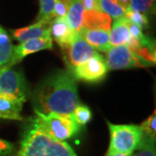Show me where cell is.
Returning a JSON list of instances; mask_svg holds the SVG:
<instances>
[{
    "label": "cell",
    "mask_w": 156,
    "mask_h": 156,
    "mask_svg": "<svg viewBox=\"0 0 156 156\" xmlns=\"http://www.w3.org/2000/svg\"><path fill=\"white\" fill-rule=\"evenodd\" d=\"M34 104L43 114L70 115L80 105L76 79L69 71H61L47 78L36 90Z\"/></svg>",
    "instance_id": "cell-1"
},
{
    "label": "cell",
    "mask_w": 156,
    "mask_h": 156,
    "mask_svg": "<svg viewBox=\"0 0 156 156\" xmlns=\"http://www.w3.org/2000/svg\"><path fill=\"white\" fill-rule=\"evenodd\" d=\"M15 156H78L65 141L53 139L30 120Z\"/></svg>",
    "instance_id": "cell-2"
},
{
    "label": "cell",
    "mask_w": 156,
    "mask_h": 156,
    "mask_svg": "<svg viewBox=\"0 0 156 156\" xmlns=\"http://www.w3.org/2000/svg\"><path fill=\"white\" fill-rule=\"evenodd\" d=\"M36 116L30 120L45 134L53 139L64 141L77 133L80 126L75 122L72 115H63L56 113L43 114L35 110Z\"/></svg>",
    "instance_id": "cell-3"
},
{
    "label": "cell",
    "mask_w": 156,
    "mask_h": 156,
    "mask_svg": "<svg viewBox=\"0 0 156 156\" xmlns=\"http://www.w3.org/2000/svg\"><path fill=\"white\" fill-rule=\"evenodd\" d=\"M110 132L108 154H132L142 140V132L136 125H115L108 122Z\"/></svg>",
    "instance_id": "cell-4"
},
{
    "label": "cell",
    "mask_w": 156,
    "mask_h": 156,
    "mask_svg": "<svg viewBox=\"0 0 156 156\" xmlns=\"http://www.w3.org/2000/svg\"><path fill=\"white\" fill-rule=\"evenodd\" d=\"M27 93V83L21 73L12 69L11 67L0 69V95L25 102Z\"/></svg>",
    "instance_id": "cell-5"
},
{
    "label": "cell",
    "mask_w": 156,
    "mask_h": 156,
    "mask_svg": "<svg viewBox=\"0 0 156 156\" xmlns=\"http://www.w3.org/2000/svg\"><path fill=\"white\" fill-rule=\"evenodd\" d=\"M104 59L108 70L147 67L145 62L135 56L127 45L111 47L106 52V56Z\"/></svg>",
    "instance_id": "cell-6"
},
{
    "label": "cell",
    "mask_w": 156,
    "mask_h": 156,
    "mask_svg": "<svg viewBox=\"0 0 156 156\" xmlns=\"http://www.w3.org/2000/svg\"><path fill=\"white\" fill-rule=\"evenodd\" d=\"M69 72L75 79L87 83H97L105 77L108 69L104 57L99 54L89 61L75 67Z\"/></svg>",
    "instance_id": "cell-7"
},
{
    "label": "cell",
    "mask_w": 156,
    "mask_h": 156,
    "mask_svg": "<svg viewBox=\"0 0 156 156\" xmlns=\"http://www.w3.org/2000/svg\"><path fill=\"white\" fill-rule=\"evenodd\" d=\"M63 50L65 54V62L69 71L75 67L99 55V53L79 34L72 44Z\"/></svg>",
    "instance_id": "cell-8"
},
{
    "label": "cell",
    "mask_w": 156,
    "mask_h": 156,
    "mask_svg": "<svg viewBox=\"0 0 156 156\" xmlns=\"http://www.w3.org/2000/svg\"><path fill=\"white\" fill-rule=\"evenodd\" d=\"M53 47V40L51 37L28 40L23 42L20 44L13 47V52L9 67H12L22 61L28 55L37 52L40 50H51Z\"/></svg>",
    "instance_id": "cell-9"
},
{
    "label": "cell",
    "mask_w": 156,
    "mask_h": 156,
    "mask_svg": "<svg viewBox=\"0 0 156 156\" xmlns=\"http://www.w3.org/2000/svg\"><path fill=\"white\" fill-rule=\"evenodd\" d=\"M78 33L73 30L64 17H55L50 23V37L62 50H65L77 37Z\"/></svg>",
    "instance_id": "cell-10"
},
{
    "label": "cell",
    "mask_w": 156,
    "mask_h": 156,
    "mask_svg": "<svg viewBox=\"0 0 156 156\" xmlns=\"http://www.w3.org/2000/svg\"><path fill=\"white\" fill-rule=\"evenodd\" d=\"M50 20H39L24 28L12 30V37L20 43L31 40V39L43 38L50 37Z\"/></svg>",
    "instance_id": "cell-11"
},
{
    "label": "cell",
    "mask_w": 156,
    "mask_h": 156,
    "mask_svg": "<svg viewBox=\"0 0 156 156\" xmlns=\"http://www.w3.org/2000/svg\"><path fill=\"white\" fill-rule=\"evenodd\" d=\"M78 34L95 50L107 52L111 48L109 44V30L82 29Z\"/></svg>",
    "instance_id": "cell-12"
},
{
    "label": "cell",
    "mask_w": 156,
    "mask_h": 156,
    "mask_svg": "<svg viewBox=\"0 0 156 156\" xmlns=\"http://www.w3.org/2000/svg\"><path fill=\"white\" fill-rule=\"evenodd\" d=\"M23 101L11 97L0 95V118L6 120H17L21 121Z\"/></svg>",
    "instance_id": "cell-13"
},
{
    "label": "cell",
    "mask_w": 156,
    "mask_h": 156,
    "mask_svg": "<svg viewBox=\"0 0 156 156\" xmlns=\"http://www.w3.org/2000/svg\"><path fill=\"white\" fill-rule=\"evenodd\" d=\"M131 37L128 30V20L122 17L115 20L109 30V44L110 47L126 45Z\"/></svg>",
    "instance_id": "cell-14"
},
{
    "label": "cell",
    "mask_w": 156,
    "mask_h": 156,
    "mask_svg": "<svg viewBox=\"0 0 156 156\" xmlns=\"http://www.w3.org/2000/svg\"><path fill=\"white\" fill-rule=\"evenodd\" d=\"M83 29H99L110 30L111 17L101 11H85Z\"/></svg>",
    "instance_id": "cell-15"
},
{
    "label": "cell",
    "mask_w": 156,
    "mask_h": 156,
    "mask_svg": "<svg viewBox=\"0 0 156 156\" xmlns=\"http://www.w3.org/2000/svg\"><path fill=\"white\" fill-rule=\"evenodd\" d=\"M84 13L85 10L81 2L79 0H71L65 19L73 30L77 33L83 28Z\"/></svg>",
    "instance_id": "cell-16"
},
{
    "label": "cell",
    "mask_w": 156,
    "mask_h": 156,
    "mask_svg": "<svg viewBox=\"0 0 156 156\" xmlns=\"http://www.w3.org/2000/svg\"><path fill=\"white\" fill-rule=\"evenodd\" d=\"M13 47L9 34L0 26V69L9 67Z\"/></svg>",
    "instance_id": "cell-17"
},
{
    "label": "cell",
    "mask_w": 156,
    "mask_h": 156,
    "mask_svg": "<svg viewBox=\"0 0 156 156\" xmlns=\"http://www.w3.org/2000/svg\"><path fill=\"white\" fill-rule=\"evenodd\" d=\"M98 6L101 12L115 20L124 17L127 11L119 5L117 0H98Z\"/></svg>",
    "instance_id": "cell-18"
},
{
    "label": "cell",
    "mask_w": 156,
    "mask_h": 156,
    "mask_svg": "<svg viewBox=\"0 0 156 156\" xmlns=\"http://www.w3.org/2000/svg\"><path fill=\"white\" fill-rule=\"evenodd\" d=\"M130 10L144 15L155 11V0H130Z\"/></svg>",
    "instance_id": "cell-19"
},
{
    "label": "cell",
    "mask_w": 156,
    "mask_h": 156,
    "mask_svg": "<svg viewBox=\"0 0 156 156\" xmlns=\"http://www.w3.org/2000/svg\"><path fill=\"white\" fill-rule=\"evenodd\" d=\"M132 156H155V140L142 136L140 144Z\"/></svg>",
    "instance_id": "cell-20"
},
{
    "label": "cell",
    "mask_w": 156,
    "mask_h": 156,
    "mask_svg": "<svg viewBox=\"0 0 156 156\" xmlns=\"http://www.w3.org/2000/svg\"><path fill=\"white\" fill-rule=\"evenodd\" d=\"M57 0H39V12L37 21L50 20L52 21V13Z\"/></svg>",
    "instance_id": "cell-21"
},
{
    "label": "cell",
    "mask_w": 156,
    "mask_h": 156,
    "mask_svg": "<svg viewBox=\"0 0 156 156\" xmlns=\"http://www.w3.org/2000/svg\"><path fill=\"white\" fill-rule=\"evenodd\" d=\"M156 115L155 112L148 117L145 122L140 125L142 135L147 138L155 140L156 135Z\"/></svg>",
    "instance_id": "cell-22"
},
{
    "label": "cell",
    "mask_w": 156,
    "mask_h": 156,
    "mask_svg": "<svg viewBox=\"0 0 156 156\" xmlns=\"http://www.w3.org/2000/svg\"><path fill=\"white\" fill-rule=\"evenodd\" d=\"M72 117L79 126L85 125L91 119V111L88 107L79 105L72 113Z\"/></svg>",
    "instance_id": "cell-23"
},
{
    "label": "cell",
    "mask_w": 156,
    "mask_h": 156,
    "mask_svg": "<svg viewBox=\"0 0 156 156\" xmlns=\"http://www.w3.org/2000/svg\"><path fill=\"white\" fill-rule=\"evenodd\" d=\"M124 17L129 22L139 26L140 29L147 28L148 25V19L146 15L137 12V11H132L130 9L126 11Z\"/></svg>",
    "instance_id": "cell-24"
},
{
    "label": "cell",
    "mask_w": 156,
    "mask_h": 156,
    "mask_svg": "<svg viewBox=\"0 0 156 156\" xmlns=\"http://www.w3.org/2000/svg\"><path fill=\"white\" fill-rule=\"evenodd\" d=\"M71 0H57V2L55 5L52 17H64L67 15L68 10L70 5Z\"/></svg>",
    "instance_id": "cell-25"
},
{
    "label": "cell",
    "mask_w": 156,
    "mask_h": 156,
    "mask_svg": "<svg viewBox=\"0 0 156 156\" xmlns=\"http://www.w3.org/2000/svg\"><path fill=\"white\" fill-rule=\"evenodd\" d=\"M17 149L13 143L0 138V156H15Z\"/></svg>",
    "instance_id": "cell-26"
},
{
    "label": "cell",
    "mask_w": 156,
    "mask_h": 156,
    "mask_svg": "<svg viewBox=\"0 0 156 156\" xmlns=\"http://www.w3.org/2000/svg\"><path fill=\"white\" fill-rule=\"evenodd\" d=\"M86 11H100L98 6V0H79Z\"/></svg>",
    "instance_id": "cell-27"
},
{
    "label": "cell",
    "mask_w": 156,
    "mask_h": 156,
    "mask_svg": "<svg viewBox=\"0 0 156 156\" xmlns=\"http://www.w3.org/2000/svg\"><path fill=\"white\" fill-rule=\"evenodd\" d=\"M117 2L126 11L130 9V0H117Z\"/></svg>",
    "instance_id": "cell-28"
},
{
    "label": "cell",
    "mask_w": 156,
    "mask_h": 156,
    "mask_svg": "<svg viewBox=\"0 0 156 156\" xmlns=\"http://www.w3.org/2000/svg\"><path fill=\"white\" fill-rule=\"evenodd\" d=\"M106 156H132V154H108V153H107Z\"/></svg>",
    "instance_id": "cell-29"
}]
</instances>
